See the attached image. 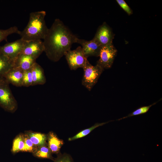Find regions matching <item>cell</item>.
Returning <instances> with one entry per match:
<instances>
[{"mask_svg": "<svg viewBox=\"0 0 162 162\" xmlns=\"http://www.w3.org/2000/svg\"><path fill=\"white\" fill-rule=\"evenodd\" d=\"M78 38L59 19H56L44 38V52L48 58L57 62L70 50Z\"/></svg>", "mask_w": 162, "mask_h": 162, "instance_id": "obj_1", "label": "cell"}, {"mask_svg": "<svg viewBox=\"0 0 162 162\" xmlns=\"http://www.w3.org/2000/svg\"><path fill=\"white\" fill-rule=\"evenodd\" d=\"M46 13L44 10L31 13L27 25L18 34L21 38L26 41L43 39L49 29L45 20Z\"/></svg>", "mask_w": 162, "mask_h": 162, "instance_id": "obj_2", "label": "cell"}, {"mask_svg": "<svg viewBox=\"0 0 162 162\" xmlns=\"http://www.w3.org/2000/svg\"><path fill=\"white\" fill-rule=\"evenodd\" d=\"M9 84L3 77H0V106L6 110L13 112L16 109L17 104Z\"/></svg>", "mask_w": 162, "mask_h": 162, "instance_id": "obj_3", "label": "cell"}, {"mask_svg": "<svg viewBox=\"0 0 162 162\" xmlns=\"http://www.w3.org/2000/svg\"><path fill=\"white\" fill-rule=\"evenodd\" d=\"M83 69L82 84L90 91L97 82L104 69L97 64L95 66L92 65L88 60Z\"/></svg>", "mask_w": 162, "mask_h": 162, "instance_id": "obj_4", "label": "cell"}, {"mask_svg": "<svg viewBox=\"0 0 162 162\" xmlns=\"http://www.w3.org/2000/svg\"><path fill=\"white\" fill-rule=\"evenodd\" d=\"M64 56L69 67L72 70H76L79 68H83L88 61L80 46L74 50H69Z\"/></svg>", "mask_w": 162, "mask_h": 162, "instance_id": "obj_5", "label": "cell"}, {"mask_svg": "<svg viewBox=\"0 0 162 162\" xmlns=\"http://www.w3.org/2000/svg\"><path fill=\"white\" fill-rule=\"evenodd\" d=\"M26 42L20 38L15 41L7 43L0 46V55L14 62L22 52Z\"/></svg>", "mask_w": 162, "mask_h": 162, "instance_id": "obj_6", "label": "cell"}, {"mask_svg": "<svg viewBox=\"0 0 162 162\" xmlns=\"http://www.w3.org/2000/svg\"><path fill=\"white\" fill-rule=\"evenodd\" d=\"M117 50L112 43L102 46L99 57L97 64L104 69L111 68L116 56Z\"/></svg>", "mask_w": 162, "mask_h": 162, "instance_id": "obj_7", "label": "cell"}, {"mask_svg": "<svg viewBox=\"0 0 162 162\" xmlns=\"http://www.w3.org/2000/svg\"><path fill=\"white\" fill-rule=\"evenodd\" d=\"M76 43L81 45L85 55L87 58L90 56L99 57L102 46L94 38L88 41L78 38Z\"/></svg>", "mask_w": 162, "mask_h": 162, "instance_id": "obj_8", "label": "cell"}, {"mask_svg": "<svg viewBox=\"0 0 162 162\" xmlns=\"http://www.w3.org/2000/svg\"><path fill=\"white\" fill-rule=\"evenodd\" d=\"M44 50L43 41L41 40L26 41L20 54L30 56L37 59L44 52Z\"/></svg>", "mask_w": 162, "mask_h": 162, "instance_id": "obj_9", "label": "cell"}, {"mask_svg": "<svg viewBox=\"0 0 162 162\" xmlns=\"http://www.w3.org/2000/svg\"><path fill=\"white\" fill-rule=\"evenodd\" d=\"M114 37L111 28L104 22L98 27L94 38L102 46L112 43Z\"/></svg>", "mask_w": 162, "mask_h": 162, "instance_id": "obj_10", "label": "cell"}, {"mask_svg": "<svg viewBox=\"0 0 162 162\" xmlns=\"http://www.w3.org/2000/svg\"><path fill=\"white\" fill-rule=\"evenodd\" d=\"M23 72L22 70L13 67L3 77L9 84L17 87H21L22 86Z\"/></svg>", "mask_w": 162, "mask_h": 162, "instance_id": "obj_11", "label": "cell"}, {"mask_svg": "<svg viewBox=\"0 0 162 162\" xmlns=\"http://www.w3.org/2000/svg\"><path fill=\"white\" fill-rule=\"evenodd\" d=\"M36 59L32 56L20 54L14 61L13 67L23 71L29 70L36 62Z\"/></svg>", "mask_w": 162, "mask_h": 162, "instance_id": "obj_12", "label": "cell"}, {"mask_svg": "<svg viewBox=\"0 0 162 162\" xmlns=\"http://www.w3.org/2000/svg\"><path fill=\"white\" fill-rule=\"evenodd\" d=\"M31 70L33 79L32 86L43 85L46 83V80L44 70L40 65L36 62Z\"/></svg>", "mask_w": 162, "mask_h": 162, "instance_id": "obj_13", "label": "cell"}, {"mask_svg": "<svg viewBox=\"0 0 162 162\" xmlns=\"http://www.w3.org/2000/svg\"><path fill=\"white\" fill-rule=\"evenodd\" d=\"M48 147L51 153L57 154L59 152L64 142L56 135L50 132L48 136Z\"/></svg>", "mask_w": 162, "mask_h": 162, "instance_id": "obj_14", "label": "cell"}, {"mask_svg": "<svg viewBox=\"0 0 162 162\" xmlns=\"http://www.w3.org/2000/svg\"><path fill=\"white\" fill-rule=\"evenodd\" d=\"M29 139L37 147L45 145L46 136L43 134L38 133H30L27 134Z\"/></svg>", "mask_w": 162, "mask_h": 162, "instance_id": "obj_15", "label": "cell"}, {"mask_svg": "<svg viewBox=\"0 0 162 162\" xmlns=\"http://www.w3.org/2000/svg\"><path fill=\"white\" fill-rule=\"evenodd\" d=\"M14 62L0 55V77L4 75L14 67Z\"/></svg>", "mask_w": 162, "mask_h": 162, "instance_id": "obj_16", "label": "cell"}, {"mask_svg": "<svg viewBox=\"0 0 162 162\" xmlns=\"http://www.w3.org/2000/svg\"><path fill=\"white\" fill-rule=\"evenodd\" d=\"M113 121H114L111 120L105 122H103L101 123H96L94 125L92 126L91 127L88 128L84 130L81 131L74 136L69 138L68 140L69 141H72L83 137L89 134L92 131L96 128L98 127L104 125L110 122H111Z\"/></svg>", "mask_w": 162, "mask_h": 162, "instance_id": "obj_17", "label": "cell"}, {"mask_svg": "<svg viewBox=\"0 0 162 162\" xmlns=\"http://www.w3.org/2000/svg\"><path fill=\"white\" fill-rule=\"evenodd\" d=\"M33 153L35 156L39 158L53 159L51 152L45 145L38 147Z\"/></svg>", "mask_w": 162, "mask_h": 162, "instance_id": "obj_18", "label": "cell"}, {"mask_svg": "<svg viewBox=\"0 0 162 162\" xmlns=\"http://www.w3.org/2000/svg\"><path fill=\"white\" fill-rule=\"evenodd\" d=\"M24 142L23 135H19L14 140L11 151L14 153L20 151H24Z\"/></svg>", "mask_w": 162, "mask_h": 162, "instance_id": "obj_19", "label": "cell"}, {"mask_svg": "<svg viewBox=\"0 0 162 162\" xmlns=\"http://www.w3.org/2000/svg\"><path fill=\"white\" fill-rule=\"evenodd\" d=\"M19 31L17 27L14 26L7 29H0V43L4 40H6L7 37L13 34H19Z\"/></svg>", "mask_w": 162, "mask_h": 162, "instance_id": "obj_20", "label": "cell"}, {"mask_svg": "<svg viewBox=\"0 0 162 162\" xmlns=\"http://www.w3.org/2000/svg\"><path fill=\"white\" fill-rule=\"evenodd\" d=\"M155 102L152 104L148 106H144L141 107L136 109L132 112L129 114L128 116L123 117V118L117 119V120L119 121L123 119H124L131 116H138L146 113L149 110L150 108L153 105L155 104L158 102Z\"/></svg>", "mask_w": 162, "mask_h": 162, "instance_id": "obj_21", "label": "cell"}, {"mask_svg": "<svg viewBox=\"0 0 162 162\" xmlns=\"http://www.w3.org/2000/svg\"><path fill=\"white\" fill-rule=\"evenodd\" d=\"M33 79L31 69L24 71L22 81V86L29 87L32 86Z\"/></svg>", "mask_w": 162, "mask_h": 162, "instance_id": "obj_22", "label": "cell"}, {"mask_svg": "<svg viewBox=\"0 0 162 162\" xmlns=\"http://www.w3.org/2000/svg\"><path fill=\"white\" fill-rule=\"evenodd\" d=\"M24 148V151L33 152L38 148L32 143L28 135H23Z\"/></svg>", "mask_w": 162, "mask_h": 162, "instance_id": "obj_23", "label": "cell"}, {"mask_svg": "<svg viewBox=\"0 0 162 162\" xmlns=\"http://www.w3.org/2000/svg\"><path fill=\"white\" fill-rule=\"evenodd\" d=\"M116 1L120 6L128 15H130L132 14V10L124 0H117Z\"/></svg>", "mask_w": 162, "mask_h": 162, "instance_id": "obj_24", "label": "cell"}, {"mask_svg": "<svg viewBox=\"0 0 162 162\" xmlns=\"http://www.w3.org/2000/svg\"><path fill=\"white\" fill-rule=\"evenodd\" d=\"M55 162H72L69 156L64 154L59 156L55 160Z\"/></svg>", "mask_w": 162, "mask_h": 162, "instance_id": "obj_25", "label": "cell"}]
</instances>
